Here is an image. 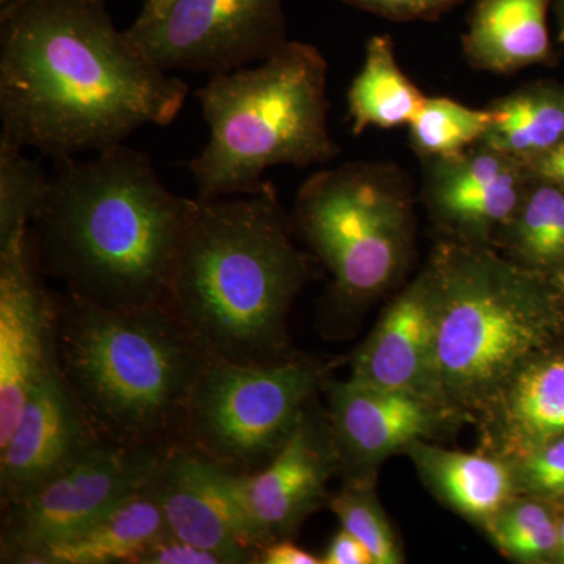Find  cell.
Wrapping results in <instances>:
<instances>
[{"label": "cell", "instance_id": "6da1fadb", "mask_svg": "<svg viewBox=\"0 0 564 564\" xmlns=\"http://www.w3.org/2000/svg\"><path fill=\"white\" fill-rule=\"evenodd\" d=\"M188 85L117 31L101 0H28L0 11V141L52 161L169 126Z\"/></svg>", "mask_w": 564, "mask_h": 564}, {"label": "cell", "instance_id": "7a4b0ae2", "mask_svg": "<svg viewBox=\"0 0 564 564\" xmlns=\"http://www.w3.org/2000/svg\"><path fill=\"white\" fill-rule=\"evenodd\" d=\"M196 206L124 144L58 159L31 226L41 273L106 310L162 306Z\"/></svg>", "mask_w": 564, "mask_h": 564}, {"label": "cell", "instance_id": "3957f363", "mask_svg": "<svg viewBox=\"0 0 564 564\" xmlns=\"http://www.w3.org/2000/svg\"><path fill=\"white\" fill-rule=\"evenodd\" d=\"M318 265L295 243L272 182L256 195L198 199L165 306L212 359L278 361L296 352L289 314Z\"/></svg>", "mask_w": 564, "mask_h": 564}, {"label": "cell", "instance_id": "277c9868", "mask_svg": "<svg viewBox=\"0 0 564 564\" xmlns=\"http://www.w3.org/2000/svg\"><path fill=\"white\" fill-rule=\"evenodd\" d=\"M58 369L93 430L129 447L184 444L193 388L210 356L165 306L117 311L66 292Z\"/></svg>", "mask_w": 564, "mask_h": 564}, {"label": "cell", "instance_id": "5b68a950", "mask_svg": "<svg viewBox=\"0 0 564 564\" xmlns=\"http://www.w3.org/2000/svg\"><path fill=\"white\" fill-rule=\"evenodd\" d=\"M430 267L440 292V373L447 410L477 422L538 352L564 340V280L494 247L445 239Z\"/></svg>", "mask_w": 564, "mask_h": 564}, {"label": "cell", "instance_id": "8992f818", "mask_svg": "<svg viewBox=\"0 0 564 564\" xmlns=\"http://www.w3.org/2000/svg\"><path fill=\"white\" fill-rule=\"evenodd\" d=\"M328 63L289 40L258 66L210 76L195 95L209 140L191 162L198 199L256 195L274 166L328 163L339 147L328 128Z\"/></svg>", "mask_w": 564, "mask_h": 564}, {"label": "cell", "instance_id": "52a82bcc", "mask_svg": "<svg viewBox=\"0 0 564 564\" xmlns=\"http://www.w3.org/2000/svg\"><path fill=\"white\" fill-rule=\"evenodd\" d=\"M293 229L328 270V303L356 315L392 289L413 261V187L392 163L350 162L314 173L296 195Z\"/></svg>", "mask_w": 564, "mask_h": 564}, {"label": "cell", "instance_id": "ba28073f", "mask_svg": "<svg viewBox=\"0 0 564 564\" xmlns=\"http://www.w3.org/2000/svg\"><path fill=\"white\" fill-rule=\"evenodd\" d=\"M334 366L300 352L263 364L209 359L188 402L184 445L234 474L259 473L280 454Z\"/></svg>", "mask_w": 564, "mask_h": 564}, {"label": "cell", "instance_id": "9c48e42d", "mask_svg": "<svg viewBox=\"0 0 564 564\" xmlns=\"http://www.w3.org/2000/svg\"><path fill=\"white\" fill-rule=\"evenodd\" d=\"M169 451L98 441L32 491L3 505L0 562L39 563L52 545L143 488Z\"/></svg>", "mask_w": 564, "mask_h": 564}, {"label": "cell", "instance_id": "30bf717a", "mask_svg": "<svg viewBox=\"0 0 564 564\" xmlns=\"http://www.w3.org/2000/svg\"><path fill=\"white\" fill-rule=\"evenodd\" d=\"M159 68L229 73L288 43L284 0H147L124 31Z\"/></svg>", "mask_w": 564, "mask_h": 564}, {"label": "cell", "instance_id": "8fae6325", "mask_svg": "<svg viewBox=\"0 0 564 564\" xmlns=\"http://www.w3.org/2000/svg\"><path fill=\"white\" fill-rule=\"evenodd\" d=\"M336 473L340 463L328 414L314 400L269 466L256 474L228 470V481L262 549L292 540L311 514L328 507V481Z\"/></svg>", "mask_w": 564, "mask_h": 564}, {"label": "cell", "instance_id": "7c38bea8", "mask_svg": "<svg viewBox=\"0 0 564 564\" xmlns=\"http://www.w3.org/2000/svg\"><path fill=\"white\" fill-rule=\"evenodd\" d=\"M32 236L0 250V443L57 362V300L44 288Z\"/></svg>", "mask_w": 564, "mask_h": 564}, {"label": "cell", "instance_id": "4fadbf2b", "mask_svg": "<svg viewBox=\"0 0 564 564\" xmlns=\"http://www.w3.org/2000/svg\"><path fill=\"white\" fill-rule=\"evenodd\" d=\"M351 380L410 393L447 410L440 373V292L426 263L386 307L351 358Z\"/></svg>", "mask_w": 564, "mask_h": 564}, {"label": "cell", "instance_id": "5bb4252c", "mask_svg": "<svg viewBox=\"0 0 564 564\" xmlns=\"http://www.w3.org/2000/svg\"><path fill=\"white\" fill-rule=\"evenodd\" d=\"M423 163L422 199L434 225L455 242L494 247L529 187L522 162L478 143Z\"/></svg>", "mask_w": 564, "mask_h": 564}, {"label": "cell", "instance_id": "9a60e30c", "mask_svg": "<svg viewBox=\"0 0 564 564\" xmlns=\"http://www.w3.org/2000/svg\"><path fill=\"white\" fill-rule=\"evenodd\" d=\"M328 421L345 477L375 474L378 464L403 454L417 440H433L456 423L436 404L410 395L347 381L328 380Z\"/></svg>", "mask_w": 564, "mask_h": 564}, {"label": "cell", "instance_id": "2e32d148", "mask_svg": "<svg viewBox=\"0 0 564 564\" xmlns=\"http://www.w3.org/2000/svg\"><path fill=\"white\" fill-rule=\"evenodd\" d=\"M150 485L170 533L231 564H256L261 544L234 499L228 469L180 444L163 455Z\"/></svg>", "mask_w": 564, "mask_h": 564}, {"label": "cell", "instance_id": "e0dca14e", "mask_svg": "<svg viewBox=\"0 0 564 564\" xmlns=\"http://www.w3.org/2000/svg\"><path fill=\"white\" fill-rule=\"evenodd\" d=\"M98 441L101 437L55 362L29 393L13 432L0 443L2 507L32 491Z\"/></svg>", "mask_w": 564, "mask_h": 564}, {"label": "cell", "instance_id": "ac0fdd59", "mask_svg": "<svg viewBox=\"0 0 564 564\" xmlns=\"http://www.w3.org/2000/svg\"><path fill=\"white\" fill-rule=\"evenodd\" d=\"M478 451L513 463L564 437V340L538 352L477 421Z\"/></svg>", "mask_w": 564, "mask_h": 564}, {"label": "cell", "instance_id": "d6986e66", "mask_svg": "<svg viewBox=\"0 0 564 564\" xmlns=\"http://www.w3.org/2000/svg\"><path fill=\"white\" fill-rule=\"evenodd\" d=\"M556 0H475L463 35L464 57L473 68L514 74L554 65L549 11Z\"/></svg>", "mask_w": 564, "mask_h": 564}, {"label": "cell", "instance_id": "ffe728a7", "mask_svg": "<svg viewBox=\"0 0 564 564\" xmlns=\"http://www.w3.org/2000/svg\"><path fill=\"white\" fill-rule=\"evenodd\" d=\"M430 441H414L403 454L445 507L485 530L519 496L513 463L481 451H451Z\"/></svg>", "mask_w": 564, "mask_h": 564}, {"label": "cell", "instance_id": "44dd1931", "mask_svg": "<svg viewBox=\"0 0 564 564\" xmlns=\"http://www.w3.org/2000/svg\"><path fill=\"white\" fill-rule=\"evenodd\" d=\"M150 481L52 545L36 564H141L152 544L169 532Z\"/></svg>", "mask_w": 564, "mask_h": 564}, {"label": "cell", "instance_id": "7402d4cb", "mask_svg": "<svg viewBox=\"0 0 564 564\" xmlns=\"http://www.w3.org/2000/svg\"><path fill=\"white\" fill-rule=\"evenodd\" d=\"M491 126L481 143L527 161L564 141V84L534 80L486 106Z\"/></svg>", "mask_w": 564, "mask_h": 564}, {"label": "cell", "instance_id": "603a6c76", "mask_svg": "<svg viewBox=\"0 0 564 564\" xmlns=\"http://www.w3.org/2000/svg\"><path fill=\"white\" fill-rule=\"evenodd\" d=\"M425 99L421 88L400 68L391 36L367 40L362 68L347 93L352 133L408 126Z\"/></svg>", "mask_w": 564, "mask_h": 564}, {"label": "cell", "instance_id": "cb8c5ba5", "mask_svg": "<svg viewBox=\"0 0 564 564\" xmlns=\"http://www.w3.org/2000/svg\"><path fill=\"white\" fill-rule=\"evenodd\" d=\"M494 248L519 265L564 280V188L530 180Z\"/></svg>", "mask_w": 564, "mask_h": 564}, {"label": "cell", "instance_id": "d4e9b609", "mask_svg": "<svg viewBox=\"0 0 564 564\" xmlns=\"http://www.w3.org/2000/svg\"><path fill=\"white\" fill-rule=\"evenodd\" d=\"M485 532L492 544L514 562L556 563L560 508L534 497L518 496L486 525Z\"/></svg>", "mask_w": 564, "mask_h": 564}, {"label": "cell", "instance_id": "484cf974", "mask_svg": "<svg viewBox=\"0 0 564 564\" xmlns=\"http://www.w3.org/2000/svg\"><path fill=\"white\" fill-rule=\"evenodd\" d=\"M491 126L488 109H473L451 98H429L410 124L411 150L425 161L462 154L484 141Z\"/></svg>", "mask_w": 564, "mask_h": 564}, {"label": "cell", "instance_id": "4316f807", "mask_svg": "<svg viewBox=\"0 0 564 564\" xmlns=\"http://www.w3.org/2000/svg\"><path fill=\"white\" fill-rule=\"evenodd\" d=\"M50 187V174L21 148L0 141V250L28 239Z\"/></svg>", "mask_w": 564, "mask_h": 564}, {"label": "cell", "instance_id": "83f0119b", "mask_svg": "<svg viewBox=\"0 0 564 564\" xmlns=\"http://www.w3.org/2000/svg\"><path fill=\"white\" fill-rule=\"evenodd\" d=\"M328 508L339 519L340 529L369 549L375 564L403 563L402 547L375 491L373 474L345 477L343 488L329 497Z\"/></svg>", "mask_w": 564, "mask_h": 564}, {"label": "cell", "instance_id": "f1b7e54d", "mask_svg": "<svg viewBox=\"0 0 564 564\" xmlns=\"http://www.w3.org/2000/svg\"><path fill=\"white\" fill-rule=\"evenodd\" d=\"M519 496L534 497L564 510V437L513 462Z\"/></svg>", "mask_w": 564, "mask_h": 564}, {"label": "cell", "instance_id": "f546056e", "mask_svg": "<svg viewBox=\"0 0 564 564\" xmlns=\"http://www.w3.org/2000/svg\"><path fill=\"white\" fill-rule=\"evenodd\" d=\"M352 9L377 14L384 20L434 21L462 6L466 0H340Z\"/></svg>", "mask_w": 564, "mask_h": 564}, {"label": "cell", "instance_id": "4dcf8cb0", "mask_svg": "<svg viewBox=\"0 0 564 564\" xmlns=\"http://www.w3.org/2000/svg\"><path fill=\"white\" fill-rule=\"evenodd\" d=\"M141 564H231L225 555L198 547L166 532L152 544Z\"/></svg>", "mask_w": 564, "mask_h": 564}, {"label": "cell", "instance_id": "1f68e13d", "mask_svg": "<svg viewBox=\"0 0 564 564\" xmlns=\"http://www.w3.org/2000/svg\"><path fill=\"white\" fill-rule=\"evenodd\" d=\"M322 564H375L373 556L350 532L340 529L323 552Z\"/></svg>", "mask_w": 564, "mask_h": 564}, {"label": "cell", "instance_id": "d6a6232c", "mask_svg": "<svg viewBox=\"0 0 564 564\" xmlns=\"http://www.w3.org/2000/svg\"><path fill=\"white\" fill-rule=\"evenodd\" d=\"M530 180L547 182L564 188V141L552 150L522 161Z\"/></svg>", "mask_w": 564, "mask_h": 564}, {"label": "cell", "instance_id": "836d02e7", "mask_svg": "<svg viewBox=\"0 0 564 564\" xmlns=\"http://www.w3.org/2000/svg\"><path fill=\"white\" fill-rule=\"evenodd\" d=\"M256 564H322V556L304 551L292 540H280L263 545Z\"/></svg>", "mask_w": 564, "mask_h": 564}, {"label": "cell", "instance_id": "e575fe53", "mask_svg": "<svg viewBox=\"0 0 564 564\" xmlns=\"http://www.w3.org/2000/svg\"><path fill=\"white\" fill-rule=\"evenodd\" d=\"M554 10L556 17V41L564 43V0H556Z\"/></svg>", "mask_w": 564, "mask_h": 564}, {"label": "cell", "instance_id": "d590c367", "mask_svg": "<svg viewBox=\"0 0 564 564\" xmlns=\"http://www.w3.org/2000/svg\"><path fill=\"white\" fill-rule=\"evenodd\" d=\"M556 563L564 564V510H560V551Z\"/></svg>", "mask_w": 564, "mask_h": 564}, {"label": "cell", "instance_id": "8d00e7d4", "mask_svg": "<svg viewBox=\"0 0 564 564\" xmlns=\"http://www.w3.org/2000/svg\"><path fill=\"white\" fill-rule=\"evenodd\" d=\"M28 2V0H0V11L9 10L11 7L20 6V3ZM101 2H106V0H101ZM140 2H147V0H140Z\"/></svg>", "mask_w": 564, "mask_h": 564}]
</instances>
